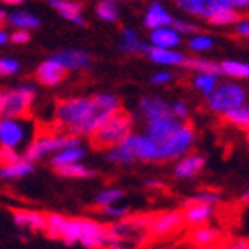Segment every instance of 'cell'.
<instances>
[{"label":"cell","mask_w":249,"mask_h":249,"mask_svg":"<svg viewBox=\"0 0 249 249\" xmlns=\"http://www.w3.org/2000/svg\"><path fill=\"white\" fill-rule=\"evenodd\" d=\"M89 112H91V98H86V96L66 98L55 105V121L62 128L68 130V134L80 137Z\"/></svg>","instance_id":"3"},{"label":"cell","mask_w":249,"mask_h":249,"mask_svg":"<svg viewBox=\"0 0 249 249\" xmlns=\"http://www.w3.org/2000/svg\"><path fill=\"white\" fill-rule=\"evenodd\" d=\"M102 213H104L105 217L112 219V223H118V221H123V219L128 217L130 210H128V207L116 203V205H110V207L102 208Z\"/></svg>","instance_id":"37"},{"label":"cell","mask_w":249,"mask_h":249,"mask_svg":"<svg viewBox=\"0 0 249 249\" xmlns=\"http://www.w3.org/2000/svg\"><path fill=\"white\" fill-rule=\"evenodd\" d=\"M123 197H124L123 189H120V187H107V189L98 192V196H96L94 203H96V207L105 208V207H110V205L120 203Z\"/></svg>","instance_id":"30"},{"label":"cell","mask_w":249,"mask_h":249,"mask_svg":"<svg viewBox=\"0 0 249 249\" xmlns=\"http://www.w3.org/2000/svg\"><path fill=\"white\" fill-rule=\"evenodd\" d=\"M196 141V134L191 124L182 123V126L175 132L167 141H164L162 144H159L160 150V160H178L185 157L191 148L194 146Z\"/></svg>","instance_id":"7"},{"label":"cell","mask_w":249,"mask_h":249,"mask_svg":"<svg viewBox=\"0 0 249 249\" xmlns=\"http://www.w3.org/2000/svg\"><path fill=\"white\" fill-rule=\"evenodd\" d=\"M18 159H21V155H18L16 150H9V148H2L0 146V167L9 166V164L18 160Z\"/></svg>","instance_id":"41"},{"label":"cell","mask_w":249,"mask_h":249,"mask_svg":"<svg viewBox=\"0 0 249 249\" xmlns=\"http://www.w3.org/2000/svg\"><path fill=\"white\" fill-rule=\"evenodd\" d=\"M169 114H171L175 120L185 123L187 116H189V107H187L185 102H182V100H177V102L169 104Z\"/></svg>","instance_id":"39"},{"label":"cell","mask_w":249,"mask_h":249,"mask_svg":"<svg viewBox=\"0 0 249 249\" xmlns=\"http://www.w3.org/2000/svg\"><path fill=\"white\" fill-rule=\"evenodd\" d=\"M224 120L235 124V126H239V128L249 130V105L244 104L237 107V109L230 110L228 114H224Z\"/></svg>","instance_id":"34"},{"label":"cell","mask_w":249,"mask_h":249,"mask_svg":"<svg viewBox=\"0 0 249 249\" xmlns=\"http://www.w3.org/2000/svg\"><path fill=\"white\" fill-rule=\"evenodd\" d=\"M36 88L31 84H23L11 89H0V120L25 118L36 100Z\"/></svg>","instance_id":"4"},{"label":"cell","mask_w":249,"mask_h":249,"mask_svg":"<svg viewBox=\"0 0 249 249\" xmlns=\"http://www.w3.org/2000/svg\"><path fill=\"white\" fill-rule=\"evenodd\" d=\"M223 5L230 7V9L240 11V9H249V0H219Z\"/></svg>","instance_id":"44"},{"label":"cell","mask_w":249,"mask_h":249,"mask_svg":"<svg viewBox=\"0 0 249 249\" xmlns=\"http://www.w3.org/2000/svg\"><path fill=\"white\" fill-rule=\"evenodd\" d=\"M219 77L213 73H196L192 78V86L203 94V96H210L213 93V89L217 88Z\"/></svg>","instance_id":"28"},{"label":"cell","mask_w":249,"mask_h":249,"mask_svg":"<svg viewBox=\"0 0 249 249\" xmlns=\"http://www.w3.org/2000/svg\"><path fill=\"white\" fill-rule=\"evenodd\" d=\"M240 201L244 203V205H249V187L242 192V194H240Z\"/></svg>","instance_id":"48"},{"label":"cell","mask_w":249,"mask_h":249,"mask_svg":"<svg viewBox=\"0 0 249 249\" xmlns=\"http://www.w3.org/2000/svg\"><path fill=\"white\" fill-rule=\"evenodd\" d=\"M5 43H9V34L4 29H0V47H4Z\"/></svg>","instance_id":"47"},{"label":"cell","mask_w":249,"mask_h":249,"mask_svg":"<svg viewBox=\"0 0 249 249\" xmlns=\"http://www.w3.org/2000/svg\"><path fill=\"white\" fill-rule=\"evenodd\" d=\"M96 15H98V18H102L104 21H118V18H120V11H118L114 2L100 0L98 5H96Z\"/></svg>","instance_id":"36"},{"label":"cell","mask_w":249,"mask_h":249,"mask_svg":"<svg viewBox=\"0 0 249 249\" xmlns=\"http://www.w3.org/2000/svg\"><path fill=\"white\" fill-rule=\"evenodd\" d=\"M180 126H182V121L175 120L171 114H167V116H164V118H159V120L146 121L144 135H148V137H150L153 142H157V144H162V142L169 139Z\"/></svg>","instance_id":"10"},{"label":"cell","mask_w":249,"mask_h":249,"mask_svg":"<svg viewBox=\"0 0 249 249\" xmlns=\"http://www.w3.org/2000/svg\"><path fill=\"white\" fill-rule=\"evenodd\" d=\"M5 21H7V13H5V11H0V29L4 27Z\"/></svg>","instance_id":"50"},{"label":"cell","mask_w":249,"mask_h":249,"mask_svg":"<svg viewBox=\"0 0 249 249\" xmlns=\"http://www.w3.org/2000/svg\"><path fill=\"white\" fill-rule=\"evenodd\" d=\"M246 139H248V144H249V130H248V134H246Z\"/></svg>","instance_id":"52"},{"label":"cell","mask_w":249,"mask_h":249,"mask_svg":"<svg viewBox=\"0 0 249 249\" xmlns=\"http://www.w3.org/2000/svg\"><path fill=\"white\" fill-rule=\"evenodd\" d=\"M223 201V196L213 189H203V191L196 192L194 196H191L185 203H194V205H208V207H219Z\"/></svg>","instance_id":"31"},{"label":"cell","mask_w":249,"mask_h":249,"mask_svg":"<svg viewBox=\"0 0 249 249\" xmlns=\"http://www.w3.org/2000/svg\"><path fill=\"white\" fill-rule=\"evenodd\" d=\"M29 39H31V34H29V31H13L9 34V41L16 43V45H25Z\"/></svg>","instance_id":"43"},{"label":"cell","mask_w":249,"mask_h":249,"mask_svg":"<svg viewBox=\"0 0 249 249\" xmlns=\"http://www.w3.org/2000/svg\"><path fill=\"white\" fill-rule=\"evenodd\" d=\"M139 109L146 121L159 120L169 114V104L160 96H144L139 102Z\"/></svg>","instance_id":"19"},{"label":"cell","mask_w":249,"mask_h":249,"mask_svg":"<svg viewBox=\"0 0 249 249\" xmlns=\"http://www.w3.org/2000/svg\"><path fill=\"white\" fill-rule=\"evenodd\" d=\"M183 66L187 70H194L196 73H213V75H223L221 71V64L213 61H207V59H199V57H187L185 64Z\"/></svg>","instance_id":"29"},{"label":"cell","mask_w":249,"mask_h":249,"mask_svg":"<svg viewBox=\"0 0 249 249\" xmlns=\"http://www.w3.org/2000/svg\"><path fill=\"white\" fill-rule=\"evenodd\" d=\"M235 32L242 37H249V18H242L235 23Z\"/></svg>","instance_id":"45"},{"label":"cell","mask_w":249,"mask_h":249,"mask_svg":"<svg viewBox=\"0 0 249 249\" xmlns=\"http://www.w3.org/2000/svg\"><path fill=\"white\" fill-rule=\"evenodd\" d=\"M207 104L210 110L215 114H228L230 110L237 109L246 104V91L240 84L235 82H223L217 84L213 93L207 98Z\"/></svg>","instance_id":"6"},{"label":"cell","mask_w":249,"mask_h":249,"mask_svg":"<svg viewBox=\"0 0 249 249\" xmlns=\"http://www.w3.org/2000/svg\"><path fill=\"white\" fill-rule=\"evenodd\" d=\"M171 27L180 34V36H183V34H194V32H196V25H194V23L185 21V20H178V18H173Z\"/></svg>","instance_id":"40"},{"label":"cell","mask_w":249,"mask_h":249,"mask_svg":"<svg viewBox=\"0 0 249 249\" xmlns=\"http://www.w3.org/2000/svg\"><path fill=\"white\" fill-rule=\"evenodd\" d=\"M29 137V124L23 120H0V146L16 150Z\"/></svg>","instance_id":"9"},{"label":"cell","mask_w":249,"mask_h":249,"mask_svg":"<svg viewBox=\"0 0 249 249\" xmlns=\"http://www.w3.org/2000/svg\"><path fill=\"white\" fill-rule=\"evenodd\" d=\"M84 157H86V150L82 148V144L70 146V148H64V150L57 151L53 157H50V164H52L53 169H59V167L82 162Z\"/></svg>","instance_id":"22"},{"label":"cell","mask_w":249,"mask_h":249,"mask_svg":"<svg viewBox=\"0 0 249 249\" xmlns=\"http://www.w3.org/2000/svg\"><path fill=\"white\" fill-rule=\"evenodd\" d=\"M215 208L208 207V205H194V203H185V208L182 212L183 224L191 226V228H199V226H207L212 221Z\"/></svg>","instance_id":"15"},{"label":"cell","mask_w":249,"mask_h":249,"mask_svg":"<svg viewBox=\"0 0 249 249\" xmlns=\"http://www.w3.org/2000/svg\"><path fill=\"white\" fill-rule=\"evenodd\" d=\"M144 185L150 187V189H155V187H159V182H155V180H146Z\"/></svg>","instance_id":"51"},{"label":"cell","mask_w":249,"mask_h":249,"mask_svg":"<svg viewBox=\"0 0 249 249\" xmlns=\"http://www.w3.org/2000/svg\"><path fill=\"white\" fill-rule=\"evenodd\" d=\"M171 80H173V73L166 71V70L157 71L155 75L151 77V84H153V86H164V84H169Z\"/></svg>","instance_id":"42"},{"label":"cell","mask_w":249,"mask_h":249,"mask_svg":"<svg viewBox=\"0 0 249 249\" xmlns=\"http://www.w3.org/2000/svg\"><path fill=\"white\" fill-rule=\"evenodd\" d=\"M20 71V61L13 57H0V77H13Z\"/></svg>","instance_id":"38"},{"label":"cell","mask_w":249,"mask_h":249,"mask_svg":"<svg viewBox=\"0 0 249 249\" xmlns=\"http://www.w3.org/2000/svg\"><path fill=\"white\" fill-rule=\"evenodd\" d=\"M189 50L194 53H203L207 52V50H210V48L213 47V37L208 36V34H192L191 37H189Z\"/></svg>","instance_id":"35"},{"label":"cell","mask_w":249,"mask_h":249,"mask_svg":"<svg viewBox=\"0 0 249 249\" xmlns=\"http://www.w3.org/2000/svg\"><path fill=\"white\" fill-rule=\"evenodd\" d=\"M207 160L203 155H197V153H187L185 157L178 159L177 164H175V169H173V175L178 180H192L196 178L199 173L203 171Z\"/></svg>","instance_id":"13"},{"label":"cell","mask_w":249,"mask_h":249,"mask_svg":"<svg viewBox=\"0 0 249 249\" xmlns=\"http://www.w3.org/2000/svg\"><path fill=\"white\" fill-rule=\"evenodd\" d=\"M52 9H55L64 20L71 21L75 25L82 27L86 25V20L82 16V4L75 0H50L48 2Z\"/></svg>","instance_id":"17"},{"label":"cell","mask_w":249,"mask_h":249,"mask_svg":"<svg viewBox=\"0 0 249 249\" xmlns=\"http://www.w3.org/2000/svg\"><path fill=\"white\" fill-rule=\"evenodd\" d=\"M77 144H80V137L68 134V132L66 134H45L36 137L31 144L27 146L23 157L34 164V162L43 160L47 157H53L57 151L64 150V148Z\"/></svg>","instance_id":"5"},{"label":"cell","mask_w":249,"mask_h":249,"mask_svg":"<svg viewBox=\"0 0 249 249\" xmlns=\"http://www.w3.org/2000/svg\"><path fill=\"white\" fill-rule=\"evenodd\" d=\"M53 59H57L61 62V66L66 71H78V70H89L93 66V59L88 52L78 50V48H68V50H61V52L53 53Z\"/></svg>","instance_id":"11"},{"label":"cell","mask_w":249,"mask_h":249,"mask_svg":"<svg viewBox=\"0 0 249 249\" xmlns=\"http://www.w3.org/2000/svg\"><path fill=\"white\" fill-rule=\"evenodd\" d=\"M120 50L124 53H150L151 45L150 43H142L139 41V36L134 29L130 27H124L121 31V43H120Z\"/></svg>","instance_id":"21"},{"label":"cell","mask_w":249,"mask_h":249,"mask_svg":"<svg viewBox=\"0 0 249 249\" xmlns=\"http://www.w3.org/2000/svg\"><path fill=\"white\" fill-rule=\"evenodd\" d=\"M180 43H182V36H180L173 27H162V29L151 31V34H150V45L153 48L177 50V47Z\"/></svg>","instance_id":"18"},{"label":"cell","mask_w":249,"mask_h":249,"mask_svg":"<svg viewBox=\"0 0 249 249\" xmlns=\"http://www.w3.org/2000/svg\"><path fill=\"white\" fill-rule=\"evenodd\" d=\"M66 70L61 66V62L57 59L53 57H48L47 61H43L36 70V78L37 82L43 84V86H48V88H52V86H57L61 84L64 78H66Z\"/></svg>","instance_id":"14"},{"label":"cell","mask_w":249,"mask_h":249,"mask_svg":"<svg viewBox=\"0 0 249 249\" xmlns=\"http://www.w3.org/2000/svg\"><path fill=\"white\" fill-rule=\"evenodd\" d=\"M239 20L240 18H239V13H237V11L223 5V7H221V9H219L208 21H210L212 25H217V27H228V25H235Z\"/></svg>","instance_id":"33"},{"label":"cell","mask_w":249,"mask_h":249,"mask_svg":"<svg viewBox=\"0 0 249 249\" xmlns=\"http://www.w3.org/2000/svg\"><path fill=\"white\" fill-rule=\"evenodd\" d=\"M107 159L114 164H134V162H160L159 144L144 134H132L112 150L107 151Z\"/></svg>","instance_id":"1"},{"label":"cell","mask_w":249,"mask_h":249,"mask_svg":"<svg viewBox=\"0 0 249 249\" xmlns=\"http://www.w3.org/2000/svg\"><path fill=\"white\" fill-rule=\"evenodd\" d=\"M59 177L64 178H73V180H86V178L94 177V169H91L89 166H86L84 162H77V164H71V166H64L55 169Z\"/></svg>","instance_id":"27"},{"label":"cell","mask_w":249,"mask_h":249,"mask_svg":"<svg viewBox=\"0 0 249 249\" xmlns=\"http://www.w3.org/2000/svg\"><path fill=\"white\" fill-rule=\"evenodd\" d=\"M148 57H150V61L157 62L160 66H183L187 59L178 50H162V48H153V47H151Z\"/></svg>","instance_id":"24"},{"label":"cell","mask_w":249,"mask_h":249,"mask_svg":"<svg viewBox=\"0 0 249 249\" xmlns=\"http://www.w3.org/2000/svg\"><path fill=\"white\" fill-rule=\"evenodd\" d=\"M182 226H183L182 212L167 210V212L155 213V215L148 217L146 233L151 235V237H169V235L177 233Z\"/></svg>","instance_id":"8"},{"label":"cell","mask_w":249,"mask_h":249,"mask_svg":"<svg viewBox=\"0 0 249 249\" xmlns=\"http://www.w3.org/2000/svg\"><path fill=\"white\" fill-rule=\"evenodd\" d=\"M171 23H173L171 13L160 2L150 4V7H148V11H146L144 15V25L150 31H157V29H162V27H171Z\"/></svg>","instance_id":"20"},{"label":"cell","mask_w":249,"mask_h":249,"mask_svg":"<svg viewBox=\"0 0 249 249\" xmlns=\"http://www.w3.org/2000/svg\"><path fill=\"white\" fill-rule=\"evenodd\" d=\"M134 132V120L128 112L118 110L112 118L105 121L93 135L91 142L98 150H112L116 146H120L130 134Z\"/></svg>","instance_id":"2"},{"label":"cell","mask_w":249,"mask_h":249,"mask_svg":"<svg viewBox=\"0 0 249 249\" xmlns=\"http://www.w3.org/2000/svg\"><path fill=\"white\" fill-rule=\"evenodd\" d=\"M13 221L18 228L29 231H45L47 228V215L36 210H16L13 213Z\"/></svg>","instance_id":"16"},{"label":"cell","mask_w":249,"mask_h":249,"mask_svg":"<svg viewBox=\"0 0 249 249\" xmlns=\"http://www.w3.org/2000/svg\"><path fill=\"white\" fill-rule=\"evenodd\" d=\"M228 249H249V240L246 239H237L228 246Z\"/></svg>","instance_id":"46"},{"label":"cell","mask_w":249,"mask_h":249,"mask_svg":"<svg viewBox=\"0 0 249 249\" xmlns=\"http://www.w3.org/2000/svg\"><path fill=\"white\" fill-rule=\"evenodd\" d=\"M177 5L187 15L197 16L207 21L223 7L219 0H177Z\"/></svg>","instance_id":"12"},{"label":"cell","mask_w":249,"mask_h":249,"mask_svg":"<svg viewBox=\"0 0 249 249\" xmlns=\"http://www.w3.org/2000/svg\"><path fill=\"white\" fill-rule=\"evenodd\" d=\"M32 171H34V164L27 160L25 157H21L9 166L0 167V180H20L29 177Z\"/></svg>","instance_id":"23"},{"label":"cell","mask_w":249,"mask_h":249,"mask_svg":"<svg viewBox=\"0 0 249 249\" xmlns=\"http://www.w3.org/2000/svg\"><path fill=\"white\" fill-rule=\"evenodd\" d=\"M0 2H4V4H7V5H20V4H23L25 0H0Z\"/></svg>","instance_id":"49"},{"label":"cell","mask_w":249,"mask_h":249,"mask_svg":"<svg viewBox=\"0 0 249 249\" xmlns=\"http://www.w3.org/2000/svg\"><path fill=\"white\" fill-rule=\"evenodd\" d=\"M109 2H114V4H116V2H120V0H109Z\"/></svg>","instance_id":"53"},{"label":"cell","mask_w":249,"mask_h":249,"mask_svg":"<svg viewBox=\"0 0 249 249\" xmlns=\"http://www.w3.org/2000/svg\"><path fill=\"white\" fill-rule=\"evenodd\" d=\"M7 23L11 27H15V31H32V29H37L41 21H39V18L34 13L15 11V13L7 15Z\"/></svg>","instance_id":"25"},{"label":"cell","mask_w":249,"mask_h":249,"mask_svg":"<svg viewBox=\"0 0 249 249\" xmlns=\"http://www.w3.org/2000/svg\"><path fill=\"white\" fill-rule=\"evenodd\" d=\"M223 75L233 78H249V62L244 61H224L221 62Z\"/></svg>","instance_id":"32"},{"label":"cell","mask_w":249,"mask_h":249,"mask_svg":"<svg viewBox=\"0 0 249 249\" xmlns=\"http://www.w3.org/2000/svg\"><path fill=\"white\" fill-rule=\"evenodd\" d=\"M191 240L197 249H208L219 240V231L212 226H208V224L207 226H199V228H192Z\"/></svg>","instance_id":"26"}]
</instances>
